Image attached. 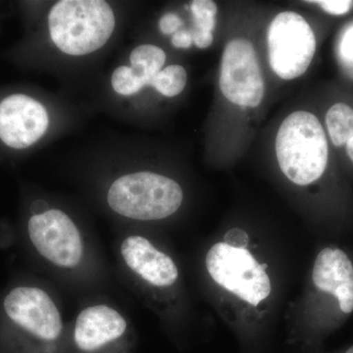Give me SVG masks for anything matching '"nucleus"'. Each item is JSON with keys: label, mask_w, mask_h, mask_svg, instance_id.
Returning <instances> with one entry per match:
<instances>
[{"label": "nucleus", "mask_w": 353, "mask_h": 353, "mask_svg": "<svg viewBox=\"0 0 353 353\" xmlns=\"http://www.w3.org/2000/svg\"><path fill=\"white\" fill-rule=\"evenodd\" d=\"M68 333L57 301L34 281L0 296V353H67Z\"/></svg>", "instance_id": "f257e3e1"}, {"label": "nucleus", "mask_w": 353, "mask_h": 353, "mask_svg": "<svg viewBox=\"0 0 353 353\" xmlns=\"http://www.w3.org/2000/svg\"><path fill=\"white\" fill-rule=\"evenodd\" d=\"M28 248L58 270H80L87 259V246L80 229L61 209L41 199L29 204L23 223Z\"/></svg>", "instance_id": "f03ea898"}, {"label": "nucleus", "mask_w": 353, "mask_h": 353, "mask_svg": "<svg viewBox=\"0 0 353 353\" xmlns=\"http://www.w3.org/2000/svg\"><path fill=\"white\" fill-rule=\"evenodd\" d=\"M48 26L58 50L70 57H85L105 46L116 18L103 0H61L51 7Z\"/></svg>", "instance_id": "7ed1b4c3"}, {"label": "nucleus", "mask_w": 353, "mask_h": 353, "mask_svg": "<svg viewBox=\"0 0 353 353\" xmlns=\"http://www.w3.org/2000/svg\"><path fill=\"white\" fill-rule=\"evenodd\" d=\"M275 148L281 170L296 185H310L326 171L328 141L314 114H290L279 128Z\"/></svg>", "instance_id": "20e7f679"}, {"label": "nucleus", "mask_w": 353, "mask_h": 353, "mask_svg": "<svg viewBox=\"0 0 353 353\" xmlns=\"http://www.w3.org/2000/svg\"><path fill=\"white\" fill-rule=\"evenodd\" d=\"M183 199L182 188L176 181L150 171L121 176L108 192L111 210L137 221L165 219L179 210Z\"/></svg>", "instance_id": "39448f33"}, {"label": "nucleus", "mask_w": 353, "mask_h": 353, "mask_svg": "<svg viewBox=\"0 0 353 353\" xmlns=\"http://www.w3.org/2000/svg\"><path fill=\"white\" fill-rule=\"evenodd\" d=\"M205 266L211 278L232 294L253 306L269 296L271 282L265 269L246 248L218 243L209 250Z\"/></svg>", "instance_id": "423d86ee"}, {"label": "nucleus", "mask_w": 353, "mask_h": 353, "mask_svg": "<svg viewBox=\"0 0 353 353\" xmlns=\"http://www.w3.org/2000/svg\"><path fill=\"white\" fill-rule=\"evenodd\" d=\"M267 44L271 68L283 80L303 76L315 54L314 32L303 16L292 11L274 18L267 32Z\"/></svg>", "instance_id": "0eeeda50"}, {"label": "nucleus", "mask_w": 353, "mask_h": 353, "mask_svg": "<svg viewBox=\"0 0 353 353\" xmlns=\"http://www.w3.org/2000/svg\"><path fill=\"white\" fill-rule=\"evenodd\" d=\"M131 328L117 308L90 304L81 310L68 333L67 353H130Z\"/></svg>", "instance_id": "6e6552de"}, {"label": "nucleus", "mask_w": 353, "mask_h": 353, "mask_svg": "<svg viewBox=\"0 0 353 353\" xmlns=\"http://www.w3.org/2000/svg\"><path fill=\"white\" fill-rule=\"evenodd\" d=\"M50 127L46 106L36 97L11 90L0 95V146L13 152L30 150Z\"/></svg>", "instance_id": "1a4fd4ad"}, {"label": "nucleus", "mask_w": 353, "mask_h": 353, "mask_svg": "<svg viewBox=\"0 0 353 353\" xmlns=\"http://www.w3.org/2000/svg\"><path fill=\"white\" fill-rule=\"evenodd\" d=\"M219 85L224 97L236 105L256 108L263 101V76L256 52L248 39H232L225 46Z\"/></svg>", "instance_id": "9d476101"}, {"label": "nucleus", "mask_w": 353, "mask_h": 353, "mask_svg": "<svg viewBox=\"0 0 353 353\" xmlns=\"http://www.w3.org/2000/svg\"><path fill=\"white\" fill-rule=\"evenodd\" d=\"M123 266L132 278L153 288L172 287L179 278L175 262L139 234H130L119 246Z\"/></svg>", "instance_id": "9b49d317"}, {"label": "nucleus", "mask_w": 353, "mask_h": 353, "mask_svg": "<svg viewBox=\"0 0 353 353\" xmlns=\"http://www.w3.org/2000/svg\"><path fill=\"white\" fill-rule=\"evenodd\" d=\"M315 289L333 299L345 316L353 312V261L343 248L327 246L316 256L312 270Z\"/></svg>", "instance_id": "f8f14e48"}, {"label": "nucleus", "mask_w": 353, "mask_h": 353, "mask_svg": "<svg viewBox=\"0 0 353 353\" xmlns=\"http://www.w3.org/2000/svg\"><path fill=\"white\" fill-rule=\"evenodd\" d=\"M131 66H121L111 76L114 92L124 97L138 94L163 68L166 54L153 44L137 46L130 55Z\"/></svg>", "instance_id": "ddd939ff"}, {"label": "nucleus", "mask_w": 353, "mask_h": 353, "mask_svg": "<svg viewBox=\"0 0 353 353\" xmlns=\"http://www.w3.org/2000/svg\"><path fill=\"white\" fill-rule=\"evenodd\" d=\"M194 26L190 30L192 41L197 48L204 50L213 43V31L216 25L217 6L211 0H196L190 4Z\"/></svg>", "instance_id": "4468645a"}, {"label": "nucleus", "mask_w": 353, "mask_h": 353, "mask_svg": "<svg viewBox=\"0 0 353 353\" xmlns=\"http://www.w3.org/2000/svg\"><path fill=\"white\" fill-rule=\"evenodd\" d=\"M326 125L336 146L347 145L353 137V109L345 103H336L329 109Z\"/></svg>", "instance_id": "2eb2a0df"}, {"label": "nucleus", "mask_w": 353, "mask_h": 353, "mask_svg": "<svg viewBox=\"0 0 353 353\" xmlns=\"http://www.w3.org/2000/svg\"><path fill=\"white\" fill-rule=\"evenodd\" d=\"M188 83V74L181 65H170L162 69L150 85L154 88L159 94L167 97H176L183 92Z\"/></svg>", "instance_id": "dca6fc26"}, {"label": "nucleus", "mask_w": 353, "mask_h": 353, "mask_svg": "<svg viewBox=\"0 0 353 353\" xmlns=\"http://www.w3.org/2000/svg\"><path fill=\"white\" fill-rule=\"evenodd\" d=\"M312 2L318 4L327 13L336 16L347 14L353 7V1L350 0H319Z\"/></svg>", "instance_id": "f3484780"}, {"label": "nucleus", "mask_w": 353, "mask_h": 353, "mask_svg": "<svg viewBox=\"0 0 353 353\" xmlns=\"http://www.w3.org/2000/svg\"><path fill=\"white\" fill-rule=\"evenodd\" d=\"M341 55L343 64L353 72V27H350L341 43Z\"/></svg>", "instance_id": "a211bd4d"}, {"label": "nucleus", "mask_w": 353, "mask_h": 353, "mask_svg": "<svg viewBox=\"0 0 353 353\" xmlns=\"http://www.w3.org/2000/svg\"><path fill=\"white\" fill-rule=\"evenodd\" d=\"M183 21L175 13H166L159 21V29L162 34L170 36L180 31Z\"/></svg>", "instance_id": "6ab92c4d"}, {"label": "nucleus", "mask_w": 353, "mask_h": 353, "mask_svg": "<svg viewBox=\"0 0 353 353\" xmlns=\"http://www.w3.org/2000/svg\"><path fill=\"white\" fill-rule=\"evenodd\" d=\"M225 243L236 248H246L248 245V236L241 229H232L225 234Z\"/></svg>", "instance_id": "aec40b11"}, {"label": "nucleus", "mask_w": 353, "mask_h": 353, "mask_svg": "<svg viewBox=\"0 0 353 353\" xmlns=\"http://www.w3.org/2000/svg\"><path fill=\"white\" fill-rule=\"evenodd\" d=\"M194 43L192 34L188 30H180L172 37V44L176 48H189Z\"/></svg>", "instance_id": "412c9836"}, {"label": "nucleus", "mask_w": 353, "mask_h": 353, "mask_svg": "<svg viewBox=\"0 0 353 353\" xmlns=\"http://www.w3.org/2000/svg\"><path fill=\"white\" fill-rule=\"evenodd\" d=\"M347 152L350 160L353 162V137L347 143Z\"/></svg>", "instance_id": "4be33fe9"}, {"label": "nucleus", "mask_w": 353, "mask_h": 353, "mask_svg": "<svg viewBox=\"0 0 353 353\" xmlns=\"http://www.w3.org/2000/svg\"><path fill=\"white\" fill-rule=\"evenodd\" d=\"M345 353H353V345L352 347H348L347 350H345Z\"/></svg>", "instance_id": "5701e85b"}]
</instances>
